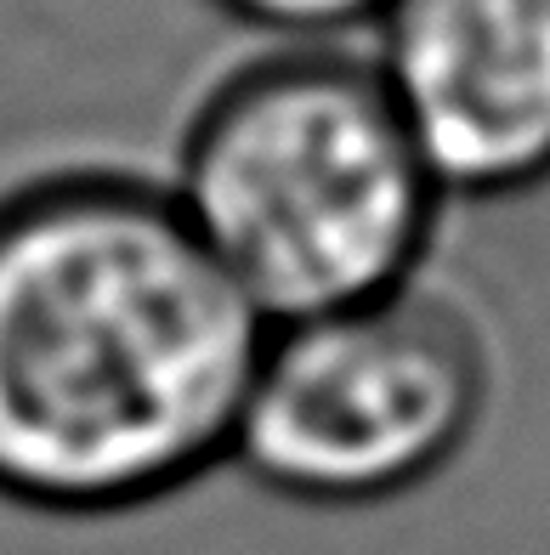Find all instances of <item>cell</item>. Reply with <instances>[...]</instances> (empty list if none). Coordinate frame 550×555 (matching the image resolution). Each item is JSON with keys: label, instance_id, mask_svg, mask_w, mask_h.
Listing matches in <instances>:
<instances>
[{"label": "cell", "instance_id": "7a4b0ae2", "mask_svg": "<svg viewBox=\"0 0 550 555\" xmlns=\"http://www.w3.org/2000/svg\"><path fill=\"white\" fill-rule=\"evenodd\" d=\"M165 188L267 323L414 284L448 205L374 57L330 40L216 80Z\"/></svg>", "mask_w": 550, "mask_h": 555}, {"label": "cell", "instance_id": "3957f363", "mask_svg": "<svg viewBox=\"0 0 550 555\" xmlns=\"http://www.w3.org/2000/svg\"><path fill=\"white\" fill-rule=\"evenodd\" d=\"M499 397V346L426 272L335 312L272 323L250 374L233 470L295 511H381L443 482Z\"/></svg>", "mask_w": 550, "mask_h": 555}, {"label": "cell", "instance_id": "5b68a950", "mask_svg": "<svg viewBox=\"0 0 550 555\" xmlns=\"http://www.w3.org/2000/svg\"><path fill=\"white\" fill-rule=\"evenodd\" d=\"M216 7L279 40H335L358 23H374L386 0H216Z\"/></svg>", "mask_w": 550, "mask_h": 555}, {"label": "cell", "instance_id": "6da1fadb", "mask_svg": "<svg viewBox=\"0 0 550 555\" xmlns=\"http://www.w3.org/2000/svg\"><path fill=\"white\" fill-rule=\"evenodd\" d=\"M272 323L170 188L52 170L0 193V504L119 521L233 460Z\"/></svg>", "mask_w": 550, "mask_h": 555}, {"label": "cell", "instance_id": "277c9868", "mask_svg": "<svg viewBox=\"0 0 550 555\" xmlns=\"http://www.w3.org/2000/svg\"><path fill=\"white\" fill-rule=\"evenodd\" d=\"M374 68L443 198L550 182V0H386Z\"/></svg>", "mask_w": 550, "mask_h": 555}]
</instances>
